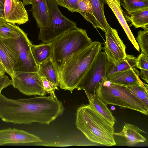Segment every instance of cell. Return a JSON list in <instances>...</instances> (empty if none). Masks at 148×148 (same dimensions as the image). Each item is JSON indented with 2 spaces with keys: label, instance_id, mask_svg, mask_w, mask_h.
Segmentation results:
<instances>
[{
  "label": "cell",
  "instance_id": "1",
  "mask_svg": "<svg viewBox=\"0 0 148 148\" xmlns=\"http://www.w3.org/2000/svg\"><path fill=\"white\" fill-rule=\"evenodd\" d=\"M75 125L90 142L99 145H116L114 126L91 105H83L77 109Z\"/></svg>",
  "mask_w": 148,
  "mask_h": 148
},
{
  "label": "cell",
  "instance_id": "2",
  "mask_svg": "<svg viewBox=\"0 0 148 148\" xmlns=\"http://www.w3.org/2000/svg\"><path fill=\"white\" fill-rule=\"evenodd\" d=\"M102 49L101 43L94 41L86 48L73 54L58 72L60 88L72 93Z\"/></svg>",
  "mask_w": 148,
  "mask_h": 148
},
{
  "label": "cell",
  "instance_id": "3",
  "mask_svg": "<svg viewBox=\"0 0 148 148\" xmlns=\"http://www.w3.org/2000/svg\"><path fill=\"white\" fill-rule=\"evenodd\" d=\"M92 42L86 30L77 27L65 32L51 42V58L58 73L73 54L86 48Z\"/></svg>",
  "mask_w": 148,
  "mask_h": 148
},
{
  "label": "cell",
  "instance_id": "4",
  "mask_svg": "<svg viewBox=\"0 0 148 148\" xmlns=\"http://www.w3.org/2000/svg\"><path fill=\"white\" fill-rule=\"evenodd\" d=\"M95 94L107 104L130 109L148 115V108L132 94L125 86L106 81L98 85Z\"/></svg>",
  "mask_w": 148,
  "mask_h": 148
},
{
  "label": "cell",
  "instance_id": "5",
  "mask_svg": "<svg viewBox=\"0 0 148 148\" xmlns=\"http://www.w3.org/2000/svg\"><path fill=\"white\" fill-rule=\"evenodd\" d=\"M0 38L13 52L18 60L14 67L15 74L38 72V66L33 57L31 49L32 44L28 37L27 34L23 30L20 36L16 38Z\"/></svg>",
  "mask_w": 148,
  "mask_h": 148
},
{
  "label": "cell",
  "instance_id": "6",
  "mask_svg": "<svg viewBox=\"0 0 148 148\" xmlns=\"http://www.w3.org/2000/svg\"><path fill=\"white\" fill-rule=\"evenodd\" d=\"M51 16L49 26L40 29L38 39L43 43L51 42L65 32L77 27L76 23L63 15L56 0H47Z\"/></svg>",
  "mask_w": 148,
  "mask_h": 148
},
{
  "label": "cell",
  "instance_id": "7",
  "mask_svg": "<svg viewBox=\"0 0 148 148\" xmlns=\"http://www.w3.org/2000/svg\"><path fill=\"white\" fill-rule=\"evenodd\" d=\"M101 50L98 53L76 88L78 90H84L87 97L95 95L98 85L106 81V74L108 59L105 53L102 52Z\"/></svg>",
  "mask_w": 148,
  "mask_h": 148
},
{
  "label": "cell",
  "instance_id": "8",
  "mask_svg": "<svg viewBox=\"0 0 148 148\" xmlns=\"http://www.w3.org/2000/svg\"><path fill=\"white\" fill-rule=\"evenodd\" d=\"M11 78L13 87L24 95L43 96L46 94L42 77L38 72L16 73Z\"/></svg>",
  "mask_w": 148,
  "mask_h": 148
},
{
  "label": "cell",
  "instance_id": "9",
  "mask_svg": "<svg viewBox=\"0 0 148 148\" xmlns=\"http://www.w3.org/2000/svg\"><path fill=\"white\" fill-rule=\"evenodd\" d=\"M104 51L108 60H119L126 56V46L120 38L117 30L111 28L105 33Z\"/></svg>",
  "mask_w": 148,
  "mask_h": 148
},
{
  "label": "cell",
  "instance_id": "10",
  "mask_svg": "<svg viewBox=\"0 0 148 148\" xmlns=\"http://www.w3.org/2000/svg\"><path fill=\"white\" fill-rule=\"evenodd\" d=\"M38 137L25 131L8 128L0 130V145L41 142Z\"/></svg>",
  "mask_w": 148,
  "mask_h": 148
},
{
  "label": "cell",
  "instance_id": "11",
  "mask_svg": "<svg viewBox=\"0 0 148 148\" xmlns=\"http://www.w3.org/2000/svg\"><path fill=\"white\" fill-rule=\"evenodd\" d=\"M4 12L6 22L20 25L29 21L25 5L19 0H4Z\"/></svg>",
  "mask_w": 148,
  "mask_h": 148
},
{
  "label": "cell",
  "instance_id": "12",
  "mask_svg": "<svg viewBox=\"0 0 148 148\" xmlns=\"http://www.w3.org/2000/svg\"><path fill=\"white\" fill-rule=\"evenodd\" d=\"M31 11L40 29L49 26L51 21L47 0H32Z\"/></svg>",
  "mask_w": 148,
  "mask_h": 148
},
{
  "label": "cell",
  "instance_id": "13",
  "mask_svg": "<svg viewBox=\"0 0 148 148\" xmlns=\"http://www.w3.org/2000/svg\"><path fill=\"white\" fill-rule=\"evenodd\" d=\"M136 58L132 55L127 54L123 59L115 61L108 60L106 71V81L119 73L136 67Z\"/></svg>",
  "mask_w": 148,
  "mask_h": 148
},
{
  "label": "cell",
  "instance_id": "14",
  "mask_svg": "<svg viewBox=\"0 0 148 148\" xmlns=\"http://www.w3.org/2000/svg\"><path fill=\"white\" fill-rule=\"evenodd\" d=\"M141 133H146L137 126L127 123L124 124L120 132H114V135L124 138L126 140L125 145L131 146L146 141V138L141 134Z\"/></svg>",
  "mask_w": 148,
  "mask_h": 148
},
{
  "label": "cell",
  "instance_id": "15",
  "mask_svg": "<svg viewBox=\"0 0 148 148\" xmlns=\"http://www.w3.org/2000/svg\"><path fill=\"white\" fill-rule=\"evenodd\" d=\"M139 73L136 67L131 68L116 74L107 81L124 86L137 84L145 85L146 84L143 82L139 77Z\"/></svg>",
  "mask_w": 148,
  "mask_h": 148
},
{
  "label": "cell",
  "instance_id": "16",
  "mask_svg": "<svg viewBox=\"0 0 148 148\" xmlns=\"http://www.w3.org/2000/svg\"><path fill=\"white\" fill-rule=\"evenodd\" d=\"M106 3L110 8L123 29L127 37L135 48L140 51V47L128 26L121 8L120 0H106Z\"/></svg>",
  "mask_w": 148,
  "mask_h": 148
},
{
  "label": "cell",
  "instance_id": "17",
  "mask_svg": "<svg viewBox=\"0 0 148 148\" xmlns=\"http://www.w3.org/2000/svg\"><path fill=\"white\" fill-rule=\"evenodd\" d=\"M0 57L6 73L11 78L15 75L14 70L17 60L14 54L0 38Z\"/></svg>",
  "mask_w": 148,
  "mask_h": 148
},
{
  "label": "cell",
  "instance_id": "18",
  "mask_svg": "<svg viewBox=\"0 0 148 148\" xmlns=\"http://www.w3.org/2000/svg\"><path fill=\"white\" fill-rule=\"evenodd\" d=\"M91 5L93 14L97 23L98 28L105 33L111 27L108 23L104 11L106 0H89Z\"/></svg>",
  "mask_w": 148,
  "mask_h": 148
},
{
  "label": "cell",
  "instance_id": "19",
  "mask_svg": "<svg viewBox=\"0 0 148 148\" xmlns=\"http://www.w3.org/2000/svg\"><path fill=\"white\" fill-rule=\"evenodd\" d=\"M38 73L41 77L59 86L58 73L51 58L38 65Z\"/></svg>",
  "mask_w": 148,
  "mask_h": 148
},
{
  "label": "cell",
  "instance_id": "20",
  "mask_svg": "<svg viewBox=\"0 0 148 148\" xmlns=\"http://www.w3.org/2000/svg\"><path fill=\"white\" fill-rule=\"evenodd\" d=\"M31 49L34 60L38 66L51 58L52 54L51 42L38 45L32 44Z\"/></svg>",
  "mask_w": 148,
  "mask_h": 148
},
{
  "label": "cell",
  "instance_id": "21",
  "mask_svg": "<svg viewBox=\"0 0 148 148\" xmlns=\"http://www.w3.org/2000/svg\"><path fill=\"white\" fill-rule=\"evenodd\" d=\"M91 105L104 119L114 126L116 120L112 112L108 108L107 104L95 94L87 97Z\"/></svg>",
  "mask_w": 148,
  "mask_h": 148
},
{
  "label": "cell",
  "instance_id": "22",
  "mask_svg": "<svg viewBox=\"0 0 148 148\" xmlns=\"http://www.w3.org/2000/svg\"><path fill=\"white\" fill-rule=\"evenodd\" d=\"M130 16H126L128 21L131 22L130 26L136 28H142L144 29H148V9L139 10L130 14Z\"/></svg>",
  "mask_w": 148,
  "mask_h": 148
},
{
  "label": "cell",
  "instance_id": "23",
  "mask_svg": "<svg viewBox=\"0 0 148 148\" xmlns=\"http://www.w3.org/2000/svg\"><path fill=\"white\" fill-rule=\"evenodd\" d=\"M23 30L15 24L5 22L0 25V37L4 39L16 38Z\"/></svg>",
  "mask_w": 148,
  "mask_h": 148
},
{
  "label": "cell",
  "instance_id": "24",
  "mask_svg": "<svg viewBox=\"0 0 148 148\" xmlns=\"http://www.w3.org/2000/svg\"><path fill=\"white\" fill-rule=\"evenodd\" d=\"M77 12L79 13L96 28H98L96 21L93 14L91 5L89 0H81L78 3Z\"/></svg>",
  "mask_w": 148,
  "mask_h": 148
},
{
  "label": "cell",
  "instance_id": "25",
  "mask_svg": "<svg viewBox=\"0 0 148 148\" xmlns=\"http://www.w3.org/2000/svg\"><path fill=\"white\" fill-rule=\"evenodd\" d=\"M130 92L148 108V85L137 84L125 86Z\"/></svg>",
  "mask_w": 148,
  "mask_h": 148
},
{
  "label": "cell",
  "instance_id": "26",
  "mask_svg": "<svg viewBox=\"0 0 148 148\" xmlns=\"http://www.w3.org/2000/svg\"><path fill=\"white\" fill-rule=\"evenodd\" d=\"M120 1L121 4L128 14L148 9V0H120Z\"/></svg>",
  "mask_w": 148,
  "mask_h": 148
},
{
  "label": "cell",
  "instance_id": "27",
  "mask_svg": "<svg viewBox=\"0 0 148 148\" xmlns=\"http://www.w3.org/2000/svg\"><path fill=\"white\" fill-rule=\"evenodd\" d=\"M136 39L141 53L148 56V29L139 31Z\"/></svg>",
  "mask_w": 148,
  "mask_h": 148
},
{
  "label": "cell",
  "instance_id": "28",
  "mask_svg": "<svg viewBox=\"0 0 148 148\" xmlns=\"http://www.w3.org/2000/svg\"><path fill=\"white\" fill-rule=\"evenodd\" d=\"M81 0H56L58 5L66 8L71 12H77L78 2Z\"/></svg>",
  "mask_w": 148,
  "mask_h": 148
},
{
  "label": "cell",
  "instance_id": "29",
  "mask_svg": "<svg viewBox=\"0 0 148 148\" xmlns=\"http://www.w3.org/2000/svg\"><path fill=\"white\" fill-rule=\"evenodd\" d=\"M42 79L46 94H49L51 98L56 100L58 99L55 93V90H58V86L45 77H42Z\"/></svg>",
  "mask_w": 148,
  "mask_h": 148
},
{
  "label": "cell",
  "instance_id": "30",
  "mask_svg": "<svg viewBox=\"0 0 148 148\" xmlns=\"http://www.w3.org/2000/svg\"><path fill=\"white\" fill-rule=\"evenodd\" d=\"M136 67L140 70H148V56L141 53L136 58Z\"/></svg>",
  "mask_w": 148,
  "mask_h": 148
},
{
  "label": "cell",
  "instance_id": "31",
  "mask_svg": "<svg viewBox=\"0 0 148 148\" xmlns=\"http://www.w3.org/2000/svg\"><path fill=\"white\" fill-rule=\"evenodd\" d=\"M12 85V81L9 77L4 75L0 77V92L4 88Z\"/></svg>",
  "mask_w": 148,
  "mask_h": 148
},
{
  "label": "cell",
  "instance_id": "32",
  "mask_svg": "<svg viewBox=\"0 0 148 148\" xmlns=\"http://www.w3.org/2000/svg\"><path fill=\"white\" fill-rule=\"evenodd\" d=\"M139 76L147 83L148 82V70H141Z\"/></svg>",
  "mask_w": 148,
  "mask_h": 148
},
{
  "label": "cell",
  "instance_id": "33",
  "mask_svg": "<svg viewBox=\"0 0 148 148\" xmlns=\"http://www.w3.org/2000/svg\"><path fill=\"white\" fill-rule=\"evenodd\" d=\"M4 0H0V18L4 19Z\"/></svg>",
  "mask_w": 148,
  "mask_h": 148
},
{
  "label": "cell",
  "instance_id": "34",
  "mask_svg": "<svg viewBox=\"0 0 148 148\" xmlns=\"http://www.w3.org/2000/svg\"><path fill=\"white\" fill-rule=\"evenodd\" d=\"M5 70L2 64L0 62V76L5 75Z\"/></svg>",
  "mask_w": 148,
  "mask_h": 148
},
{
  "label": "cell",
  "instance_id": "35",
  "mask_svg": "<svg viewBox=\"0 0 148 148\" xmlns=\"http://www.w3.org/2000/svg\"><path fill=\"white\" fill-rule=\"evenodd\" d=\"M23 3L25 5H27L31 4L32 0H22Z\"/></svg>",
  "mask_w": 148,
  "mask_h": 148
},
{
  "label": "cell",
  "instance_id": "36",
  "mask_svg": "<svg viewBox=\"0 0 148 148\" xmlns=\"http://www.w3.org/2000/svg\"><path fill=\"white\" fill-rule=\"evenodd\" d=\"M6 22L3 18H0V25Z\"/></svg>",
  "mask_w": 148,
  "mask_h": 148
},
{
  "label": "cell",
  "instance_id": "37",
  "mask_svg": "<svg viewBox=\"0 0 148 148\" xmlns=\"http://www.w3.org/2000/svg\"><path fill=\"white\" fill-rule=\"evenodd\" d=\"M111 109L112 110H114L115 109V108L114 106H112L111 107Z\"/></svg>",
  "mask_w": 148,
  "mask_h": 148
},
{
  "label": "cell",
  "instance_id": "38",
  "mask_svg": "<svg viewBox=\"0 0 148 148\" xmlns=\"http://www.w3.org/2000/svg\"><path fill=\"white\" fill-rule=\"evenodd\" d=\"M0 62L2 64V62H1V58L0 57ZM3 65V64H2Z\"/></svg>",
  "mask_w": 148,
  "mask_h": 148
},
{
  "label": "cell",
  "instance_id": "39",
  "mask_svg": "<svg viewBox=\"0 0 148 148\" xmlns=\"http://www.w3.org/2000/svg\"><path fill=\"white\" fill-rule=\"evenodd\" d=\"M0 76V77H1V76Z\"/></svg>",
  "mask_w": 148,
  "mask_h": 148
}]
</instances>
